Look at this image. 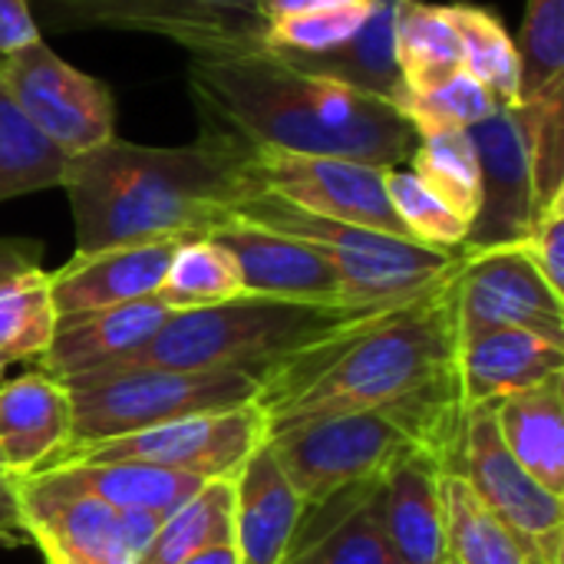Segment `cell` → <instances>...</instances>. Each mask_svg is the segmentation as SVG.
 Returning a JSON list of instances; mask_svg holds the SVG:
<instances>
[{"label": "cell", "instance_id": "1", "mask_svg": "<svg viewBox=\"0 0 564 564\" xmlns=\"http://www.w3.org/2000/svg\"><path fill=\"white\" fill-rule=\"evenodd\" d=\"M456 271L274 370L258 393L268 436L307 420L373 410L393 416L440 473L456 476L466 426Z\"/></svg>", "mask_w": 564, "mask_h": 564}, {"label": "cell", "instance_id": "2", "mask_svg": "<svg viewBox=\"0 0 564 564\" xmlns=\"http://www.w3.org/2000/svg\"><path fill=\"white\" fill-rule=\"evenodd\" d=\"M188 89L202 135L245 152L334 155L397 169L420 142L387 99L301 73L274 53L192 56Z\"/></svg>", "mask_w": 564, "mask_h": 564}, {"label": "cell", "instance_id": "3", "mask_svg": "<svg viewBox=\"0 0 564 564\" xmlns=\"http://www.w3.org/2000/svg\"><path fill=\"white\" fill-rule=\"evenodd\" d=\"M76 221V251L139 241H192L225 225L261 192L251 152L198 135L192 145L155 149L109 139L69 155L63 185Z\"/></svg>", "mask_w": 564, "mask_h": 564}, {"label": "cell", "instance_id": "4", "mask_svg": "<svg viewBox=\"0 0 564 564\" xmlns=\"http://www.w3.org/2000/svg\"><path fill=\"white\" fill-rule=\"evenodd\" d=\"M390 307L397 304H324L245 294L228 304L172 314L139 354L99 373L235 370L264 383L284 364L337 340L340 334Z\"/></svg>", "mask_w": 564, "mask_h": 564}, {"label": "cell", "instance_id": "5", "mask_svg": "<svg viewBox=\"0 0 564 564\" xmlns=\"http://www.w3.org/2000/svg\"><path fill=\"white\" fill-rule=\"evenodd\" d=\"M231 218L307 241L334 264L347 294L360 304L410 301L449 271H456V264L463 261L459 251H440L387 231L321 218L264 188L235 205Z\"/></svg>", "mask_w": 564, "mask_h": 564}, {"label": "cell", "instance_id": "6", "mask_svg": "<svg viewBox=\"0 0 564 564\" xmlns=\"http://www.w3.org/2000/svg\"><path fill=\"white\" fill-rule=\"evenodd\" d=\"M73 400V443L142 433L172 420L254 403L261 383L235 370H119L63 383ZM66 446V449H69Z\"/></svg>", "mask_w": 564, "mask_h": 564}, {"label": "cell", "instance_id": "7", "mask_svg": "<svg viewBox=\"0 0 564 564\" xmlns=\"http://www.w3.org/2000/svg\"><path fill=\"white\" fill-rule=\"evenodd\" d=\"M284 476L304 509L330 496L387 479L390 469L423 453V446L387 413H337L297 423L268 436Z\"/></svg>", "mask_w": 564, "mask_h": 564}, {"label": "cell", "instance_id": "8", "mask_svg": "<svg viewBox=\"0 0 564 564\" xmlns=\"http://www.w3.org/2000/svg\"><path fill=\"white\" fill-rule=\"evenodd\" d=\"M261 0H30L43 30H132L202 53H268Z\"/></svg>", "mask_w": 564, "mask_h": 564}, {"label": "cell", "instance_id": "9", "mask_svg": "<svg viewBox=\"0 0 564 564\" xmlns=\"http://www.w3.org/2000/svg\"><path fill=\"white\" fill-rule=\"evenodd\" d=\"M268 443V420L264 410L254 403L172 420L142 433H126L116 440L79 443L63 449L53 466L63 463H145L198 479H231L248 456ZM50 466V469H53Z\"/></svg>", "mask_w": 564, "mask_h": 564}, {"label": "cell", "instance_id": "10", "mask_svg": "<svg viewBox=\"0 0 564 564\" xmlns=\"http://www.w3.org/2000/svg\"><path fill=\"white\" fill-rule=\"evenodd\" d=\"M456 476L499 516L539 564H562L564 499L539 486L506 449L496 426V400L466 406Z\"/></svg>", "mask_w": 564, "mask_h": 564}, {"label": "cell", "instance_id": "11", "mask_svg": "<svg viewBox=\"0 0 564 564\" xmlns=\"http://www.w3.org/2000/svg\"><path fill=\"white\" fill-rule=\"evenodd\" d=\"M0 86L66 155L89 152L116 135V106L109 89L59 59L43 40L0 59Z\"/></svg>", "mask_w": 564, "mask_h": 564}, {"label": "cell", "instance_id": "12", "mask_svg": "<svg viewBox=\"0 0 564 564\" xmlns=\"http://www.w3.org/2000/svg\"><path fill=\"white\" fill-rule=\"evenodd\" d=\"M459 340L489 330H529L564 347V297L519 248L463 254L456 271Z\"/></svg>", "mask_w": 564, "mask_h": 564}, {"label": "cell", "instance_id": "13", "mask_svg": "<svg viewBox=\"0 0 564 564\" xmlns=\"http://www.w3.org/2000/svg\"><path fill=\"white\" fill-rule=\"evenodd\" d=\"M251 169L264 192H274L304 212L387 231L397 238H410L390 205L387 182H383L387 169L334 159V155H284V152H251Z\"/></svg>", "mask_w": 564, "mask_h": 564}, {"label": "cell", "instance_id": "14", "mask_svg": "<svg viewBox=\"0 0 564 564\" xmlns=\"http://www.w3.org/2000/svg\"><path fill=\"white\" fill-rule=\"evenodd\" d=\"M20 529L46 564H135L112 506L76 489L59 469L17 482Z\"/></svg>", "mask_w": 564, "mask_h": 564}, {"label": "cell", "instance_id": "15", "mask_svg": "<svg viewBox=\"0 0 564 564\" xmlns=\"http://www.w3.org/2000/svg\"><path fill=\"white\" fill-rule=\"evenodd\" d=\"M469 139L479 162V208L463 241V254L519 248L532 235L539 212L529 145L516 106L496 109L492 116L469 126Z\"/></svg>", "mask_w": 564, "mask_h": 564}, {"label": "cell", "instance_id": "16", "mask_svg": "<svg viewBox=\"0 0 564 564\" xmlns=\"http://www.w3.org/2000/svg\"><path fill=\"white\" fill-rule=\"evenodd\" d=\"M208 238L235 258L245 294L251 297L360 304L347 294L334 264L307 241L248 225L241 218H228Z\"/></svg>", "mask_w": 564, "mask_h": 564}, {"label": "cell", "instance_id": "17", "mask_svg": "<svg viewBox=\"0 0 564 564\" xmlns=\"http://www.w3.org/2000/svg\"><path fill=\"white\" fill-rule=\"evenodd\" d=\"M178 248V238H165L102 251H76L63 268L46 271L56 317L63 321L155 297Z\"/></svg>", "mask_w": 564, "mask_h": 564}, {"label": "cell", "instance_id": "18", "mask_svg": "<svg viewBox=\"0 0 564 564\" xmlns=\"http://www.w3.org/2000/svg\"><path fill=\"white\" fill-rule=\"evenodd\" d=\"M172 317L165 304L155 297L119 304L93 314H76L56 321V334L50 350L36 360V370L66 383L76 377H89L99 370H112L132 354H139Z\"/></svg>", "mask_w": 564, "mask_h": 564}, {"label": "cell", "instance_id": "19", "mask_svg": "<svg viewBox=\"0 0 564 564\" xmlns=\"http://www.w3.org/2000/svg\"><path fill=\"white\" fill-rule=\"evenodd\" d=\"M284 564H397L383 529V479L307 506Z\"/></svg>", "mask_w": 564, "mask_h": 564}, {"label": "cell", "instance_id": "20", "mask_svg": "<svg viewBox=\"0 0 564 564\" xmlns=\"http://www.w3.org/2000/svg\"><path fill=\"white\" fill-rule=\"evenodd\" d=\"M73 443L69 390L43 370L0 383V459L17 479L50 469Z\"/></svg>", "mask_w": 564, "mask_h": 564}, {"label": "cell", "instance_id": "21", "mask_svg": "<svg viewBox=\"0 0 564 564\" xmlns=\"http://www.w3.org/2000/svg\"><path fill=\"white\" fill-rule=\"evenodd\" d=\"M231 492L238 564H284L304 502L268 443H261L231 476Z\"/></svg>", "mask_w": 564, "mask_h": 564}, {"label": "cell", "instance_id": "22", "mask_svg": "<svg viewBox=\"0 0 564 564\" xmlns=\"http://www.w3.org/2000/svg\"><path fill=\"white\" fill-rule=\"evenodd\" d=\"M564 373V347L529 330H489L459 340V383L466 406L532 390Z\"/></svg>", "mask_w": 564, "mask_h": 564}, {"label": "cell", "instance_id": "23", "mask_svg": "<svg viewBox=\"0 0 564 564\" xmlns=\"http://www.w3.org/2000/svg\"><path fill=\"white\" fill-rule=\"evenodd\" d=\"M440 476V466L426 453H416L383 479V529L397 564H443L449 558Z\"/></svg>", "mask_w": 564, "mask_h": 564}, {"label": "cell", "instance_id": "24", "mask_svg": "<svg viewBox=\"0 0 564 564\" xmlns=\"http://www.w3.org/2000/svg\"><path fill=\"white\" fill-rule=\"evenodd\" d=\"M496 426L516 463L539 486L564 496V373L499 397Z\"/></svg>", "mask_w": 564, "mask_h": 564}, {"label": "cell", "instance_id": "25", "mask_svg": "<svg viewBox=\"0 0 564 564\" xmlns=\"http://www.w3.org/2000/svg\"><path fill=\"white\" fill-rule=\"evenodd\" d=\"M397 7L400 0H377L367 23L337 50L327 53H288L278 56L288 66L344 83L367 96L393 99L400 89V66H397Z\"/></svg>", "mask_w": 564, "mask_h": 564}, {"label": "cell", "instance_id": "26", "mask_svg": "<svg viewBox=\"0 0 564 564\" xmlns=\"http://www.w3.org/2000/svg\"><path fill=\"white\" fill-rule=\"evenodd\" d=\"M59 469L76 489L96 496L116 512L145 509L169 519L178 506H185L208 479L145 466V463H63Z\"/></svg>", "mask_w": 564, "mask_h": 564}, {"label": "cell", "instance_id": "27", "mask_svg": "<svg viewBox=\"0 0 564 564\" xmlns=\"http://www.w3.org/2000/svg\"><path fill=\"white\" fill-rule=\"evenodd\" d=\"M397 66L400 86L426 89L463 66V40L446 7L426 0H400L397 7Z\"/></svg>", "mask_w": 564, "mask_h": 564}, {"label": "cell", "instance_id": "28", "mask_svg": "<svg viewBox=\"0 0 564 564\" xmlns=\"http://www.w3.org/2000/svg\"><path fill=\"white\" fill-rule=\"evenodd\" d=\"M443 516H446V552L459 564H539L512 529L492 516L466 479L440 476Z\"/></svg>", "mask_w": 564, "mask_h": 564}, {"label": "cell", "instance_id": "29", "mask_svg": "<svg viewBox=\"0 0 564 564\" xmlns=\"http://www.w3.org/2000/svg\"><path fill=\"white\" fill-rule=\"evenodd\" d=\"M221 545H235L231 479H212L185 506H178L135 564H178Z\"/></svg>", "mask_w": 564, "mask_h": 564}, {"label": "cell", "instance_id": "30", "mask_svg": "<svg viewBox=\"0 0 564 564\" xmlns=\"http://www.w3.org/2000/svg\"><path fill=\"white\" fill-rule=\"evenodd\" d=\"M449 20L463 40V66L476 76L502 109L519 106L522 99V63L519 46L509 36L506 23L476 3H449Z\"/></svg>", "mask_w": 564, "mask_h": 564}, {"label": "cell", "instance_id": "31", "mask_svg": "<svg viewBox=\"0 0 564 564\" xmlns=\"http://www.w3.org/2000/svg\"><path fill=\"white\" fill-rule=\"evenodd\" d=\"M69 155L50 142L0 86V202L63 185Z\"/></svg>", "mask_w": 564, "mask_h": 564}, {"label": "cell", "instance_id": "32", "mask_svg": "<svg viewBox=\"0 0 564 564\" xmlns=\"http://www.w3.org/2000/svg\"><path fill=\"white\" fill-rule=\"evenodd\" d=\"M238 297H245L238 264L212 238L182 241V248L175 251V258L165 271V281L155 294V301L165 304L172 314L215 307V304H228Z\"/></svg>", "mask_w": 564, "mask_h": 564}, {"label": "cell", "instance_id": "33", "mask_svg": "<svg viewBox=\"0 0 564 564\" xmlns=\"http://www.w3.org/2000/svg\"><path fill=\"white\" fill-rule=\"evenodd\" d=\"M410 172L466 225H473L479 208V162L469 129H449L420 135L410 155Z\"/></svg>", "mask_w": 564, "mask_h": 564}, {"label": "cell", "instance_id": "34", "mask_svg": "<svg viewBox=\"0 0 564 564\" xmlns=\"http://www.w3.org/2000/svg\"><path fill=\"white\" fill-rule=\"evenodd\" d=\"M390 106L416 129V135H433V132H449V129H469L479 119L492 116L502 109L492 93L469 76L466 69L453 73L449 79L426 86V89H406L400 86Z\"/></svg>", "mask_w": 564, "mask_h": 564}, {"label": "cell", "instance_id": "35", "mask_svg": "<svg viewBox=\"0 0 564 564\" xmlns=\"http://www.w3.org/2000/svg\"><path fill=\"white\" fill-rule=\"evenodd\" d=\"M56 307L46 271H30L0 288V357L7 364L40 360L56 334Z\"/></svg>", "mask_w": 564, "mask_h": 564}, {"label": "cell", "instance_id": "36", "mask_svg": "<svg viewBox=\"0 0 564 564\" xmlns=\"http://www.w3.org/2000/svg\"><path fill=\"white\" fill-rule=\"evenodd\" d=\"M529 145L535 212L542 215L564 195V79L516 106Z\"/></svg>", "mask_w": 564, "mask_h": 564}, {"label": "cell", "instance_id": "37", "mask_svg": "<svg viewBox=\"0 0 564 564\" xmlns=\"http://www.w3.org/2000/svg\"><path fill=\"white\" fill-rule=\"evenodd\" d=\"M383 182H387L390 205H393L400 225L406 228V235L413 241H420L426 248L463 254V241L469 235V225L459 215H453L406 165L387 169Z\"/></svg>", "mask_w": 564, "mask_h": 564}, {"label": "cell", "instance_id": "38", "mask_svg": "<svg viewBox=\"0 0 564 564\" xmlns=\"http://www.w3.org/2000/svg\"><path fill=\"white\" fill-rule=\"evenodd\" d=\"M516 46H519V63H522V99H532L552 83H562L564 0H525L522 33Z\"/></svg>", "mask_w": 564, "mask_h": 564}, {"label": "cell", "instance_id": "39", "mask_svg": "<svg viewBox=\"0 0 564 564\" xmlns=\"http://www.w3.org/2000/svg\"><path fill=\"white\" fill-rule=\"evenodd\" d=\"M373 3H344V7H327V10L271 20L264 30V50L274 56H288V53L311 56V53L337 50L367 23Z\"/></svg>", "mask_w": 564, "mask_h": 564}, {"label": "cell", "instance_id": "40", "mask_svg": "<svg viewBox=\"0 0 564 564\" xmlns=\"http://www.w3.org/2000/svg\"><path fill=\"white\" fill-rule=\"evenodd\" d=\"M522 251L535 261L542 278L564 297V195L555 198L535 221Z\"/></svg>", "mask_w": 564, "mask_h": 564}, {"label": "cell", "instance_id": "41", "mask_svg": "<svg viewBox=\"0 0 564 564\" xmlns=\"http://www.w3.org/2000/svg\"><path fill=\"white\" fill-rule=\"evenodd\" d=\"M43 40L30 0H0V59Z\"/></svg>", "mask_w": 564, "mask_h": 564}, {"label": "cell", "instance_id": "42", "mask_svg": "<svg viewBox=\"0 0 564 564\" xmlns=\"http://www.w3.org/2000/svg\"><path fill=\"white\" fill-rule=\"evenodd\" d=\"M40 258H43V248L40 241L33 238H0V288L30 274V271H40Z\"/></svg>", "mask_w": 564, "mask_h": 564}, {"label": "cell", "instance_id": "43", "mask_svg": "<svg viewBox=\"0 0 564 564\" xmlns=\"http://www.w3.org/2000/svg\"><path fill=\"white\" fill-rule=\"evenodd\" d=\"M119 519H122V532H126V542H129V549H132V555H135V562L142 558V552L152 545V539L159 535V529H162V516L159 512H145V509H126V512H119Z\"/></svg>", "mask_w": 564, "mask_h": 564}, {"label": "cell", "instance_id": "44", "mask_svg": "<svg viewBox=\"0 0 564 564\" xmlns=\"http://www.w3.org/2000/svg\"><path fill=\"white\" fill-rule=\"evenodd\" d=\"M344 3H373V0H261L258 13L271 23V20H284V17H297V13H311V10L344 7Z\"/></svg>", "mask_w": 564, "mask_h": 564}, {"label": "cell", "instance_id": "45", "mask_svg": "<svg viewBox=\"0 0 564 564\" xmlns=\"http://www.w3.org/2000/svg\"><path fill=\"white\" fill-rule=\"evenodd\" d=\"M17 476L0 469V529L23 532L20 529V502H17Z\"/></svg>", "mask_w": 564, "mask_h": 564}, {"label": "cell", "instance_id": "46", "mask_svg": "<svg viewBox=\"0 0 564 564\" xmlns=\"http://www.w3.org/2000/svg\"><path fill=\"white\" fill-rule=\"evenodd\" d=\"M178 564H238V552H235V545H221V549L198 552V555H192V558Z\"/></svg>", "mask_w": 564, "mask_h": 564}, {"label": "cell", "instance_id": "47", "mask_svg": "<svg viewBox=\"0 0 564 564\" xmlns=\"http://www.w3.org/2000/svg\"><path fill=\"white\" fill-rule=\"evenodd\" d=\"M26 532H10V529H0V549H17V545H26Z\"/></svg>", "mask_w": 564, "mask_h": 564}, {"label": "cell", "instance_id": "48", "mask_svg": "<svg viewBox=\"0 0 564 564\" xmlns=\"http://www.w3.org/2000/svg\"><path fill=\"white\" fill-rule=\"evenodd\" d=\"M3 370H7V360L0 357V383H3Z\"/></svg>", "mask_w": 564, "mask_h": 564}, {"label": "cell", "instance_id": "49", "mask_svg": "<svg viewBox=\"0 0 564 564\" xmlns=\"http://www.w3.org/2000/svg\"><path fill=\"white\" fill-rule=\"evenodd\" d=\"M443 564H459V562H456V558H446V562H443Z\"/></svg>", "mask_w": 564, "mask_h": 564}, {"label": "cell", "instance_id": "50", "mask_svg": "<svg viewBox=\"0 0 564 564\" xmlns=\"http://www.w3.org/2000/svg\"><path fill=\"white\" fill-rule=\"evenodd\" d=\"M0 469H3V459H0Z\"/></svg>", "mask_w": 564, "mask_h": 564}]
</instances>
